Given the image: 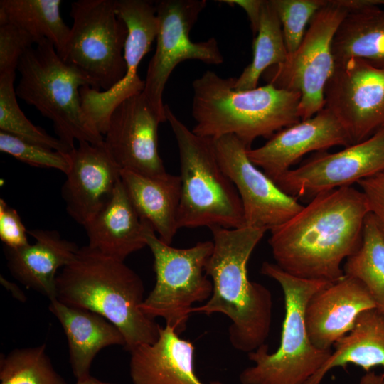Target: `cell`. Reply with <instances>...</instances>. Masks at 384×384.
<instances>
[{
    "mask_svg": "<svg viewBox=\"0 0 384 384\" xmlns=\"http://www.w3.org/2000/svg\"><path fill=\"white\" fill-rule=\"evenodd\" d=\"M369 213L365 195L352 186L315 196L271 230L268 242L275 264L300 278L331 283L341 279V264L360 246Z\"/></svg>",
    "mask_w": 384,
    "mask_h": 384,
    "instance_id": "cell-1",
    "label": "cell"
},
{
    "mask_svg": "<svg viewBox=\"0 0 384 384\" xmlns=\"http://www.w3.org/2000/svg\"><path fill=\"white\" fill-rule=\"evenodd\" d=\"M213 250L206 266L211 278L213 292L203 305L193 306L192 313L227 316L232 346L250 353L265 343L272 317V295L265 286L250 281L249 259L266 230L242 226L209 228Z\"/></svg>",
    "mask_w": 384,
    "mask_h": 384,
    "instance_id": "cell-2",
    "label": "cell"
},
{
    "mask_svg": "<svg viewBox=\"0 0 384 384\" xmlns=\"http://www.w3.org/2000/svg\"><path fill=\"white\" fill-rule=\"evenodd\" d=\"M56 299L97 313L122 334L124 349L154 343L160 325L141 310L144 287L141 277L124 262L83 246L58 274Z\"/></svg>",
    "mask_w": 384,
    "mask_h": 384,
    "instance_id": "cell-3",
    "label": "cell"
},
{
    "mask_svg": "<svg viewBox=\"0 0 384 384\" xmlns=\"http://www.w3.org/2000/svg\"><path fill=\"white\" fill-rule=\"evenodd\" d=\"M234 82L210 70L193 81V133L211 139L233 134L250 149L257 138L270 139L301 120L299 92L268 83L238 90Z\"/></svg>",
    "mask_w": 384,
    "mask_h": 384,
    "instance_id": "cell-4",
    "label": "cell"
},
{
    "mask_svg": "<svg viewBox=\"0 0 384 384\" xmlns=\"http://www.w3.org/2000/svg\"><path fill=\"white\" fill-rule=\"evenodd\" d=\"M260 272L281 287L284 302V319L280 343L270 353L262 344L247 353L253 366L240 374L242 384H305L326 362L331 350H321L311 343L305 324V309L311 297L331 282L300 278L264 262Z\"/></svg>",
    "mask_w": 384,
    "mask_h": 384,
    "instance_id": "cell-5",
    "label": "cell"
},
{
    "mask_svg": "<svg viewBox=\"0 0 384 384\" xmlns=\"http://www.w3.org/2000/svg\"><path fill=\"white\" fill-rule=\"evenodd\" d=\"M20 80L16 96L33 106L51 120L58 138L72 150L75 141L95 145L104 144V137L85 114L80 90L89 86L90 78L63 61L51 41L43 39L21 55L18 67Z\"/></svg>",
    "mask_w": 384,
    "mask_h": 384,
    "instance_id": "cell-6",
    "label": "cell"
},
{
    "mask_svg": "<svg viewBox=\"0 0 384 384\" xmlns=\"http://www.w3.org/2000/svg\"><path fill=\"white\" fill-rule=\"evenodd\" d=\"M165 113L180 161L179 228L245 226L240 196L219 164L213 139L193 133L168 105Z\"/></svg>",
    "mask_w": 384,
    "mask_h": 384,
    "instance_id": "cell-7",
    "label": "cell"
},
{
    "mask_svg": "<svg viewBox=\"0 0 384 384\" xmlns=\"http://www.w3.org/2000/svg\"><path fill=\"white\" fill-rule=\"evenodd\" d=\"M146 246L154 256L156 283L140 309L148 317L163 318L180 335L194 304L208 301L213 292L206 266L213 250V241L176 248L161 241L151 225L143 220Z\"/></svg>",
    "mask_w": 384,
    "mask_h": 384,
    "instance_id": "cell-8",
    "label": "cell"
},
{
    "mask_svg": "<svg viewBox=\"0 0 384 384\" xmlns=\"http://www.w3.org/2000/svg\"><path fill=\"white\" fill-rule=\"evenodd\" d=\"M73 23L58 54L87 75L93 88L107 91L125 75L128 29L117 15L116 0H79L71 4Z\"/></svg>",
    "mask_w": 384,
    "mask_h": 384,
    "instance_id": "cell-9",
    "label": "cell"
},
{
    "mask_svg": "<svg viewBox=\"0 0 384 384\" xmlns=\"http://www.w3.org/2000/svg\"><path fill=\"white\" fill-rule=\"evenodd\" d=\"M348 11L338 0H327L311 18L297 49L262 75L268 84L301 95V120L312 117L325 107V87L335 68L332 42Z\"/></svg>",
    "mask_w": 384,
    "mask_h": 384,
    "instance_id": "cell-10",
    "label": "cell"
},
{
    "mask_svg": "<svg viewBox=\"0 0 384 384\" xmlns=\"http://www.w3.org/2000/svg\"><path fill=\"white\" fill-rule=\"evenodd\" d=\"M206 4V0H160L155 3L159 20L156 46L148 65L143 93L164 122L163 93L177 65L188 60L213 65L224 61L215 38L201 42L190 39V32Z\"/></svg>",
    "mask_w": 384,
    "mask_h": 384,
    "instance_id": "cell-11",
    "label": "cell"
},
{
    "mask_svg": "<svg viewBox=\"0 0 384 384\" xmlns=\"http://www.w3.org/2000/svg\"><path fill=\"white\" fill-rule=\"evenodd\" d=\"M213 141L219 164L240 196L245 226L271 231L303 208L250 160L249 148L237 137L228 134Z\"/></svg>",
    "mask_w": 384,
    "mask_h": 384,
    "instance_id": "cell-12",
    "label": "cell"
},
{
    "mask_svg": "<svg viewBox=\"0 0 384 384\" xmlns=\"http://www.w3.org/2000/svg\"><path fill=\"white\" fill-rule=\"evenodd\" d=\"M117 15L128 29L124 56V77L107 91L89 86L80 89L82 107L88 120L102 135L106 132L114 109L125 99L143 92L145 82L137 74L142 58L156 39L159 20L155 3L146 0H116Z\"/></svg>",
    "mask_w": 384,
    "mask_h": 384,
    "instance_id": "cell-13",
    "label": "cell"
},
{
    "mask_svg": "<svg viewBox=\"0 0 384 384\" xmlns=\"http://www.w3.org/2000/svg\"><path fill=\"white\" fill-rule=\"evenodd\" d=\"M324 100L352 144L366 139L384 127V68L355 58L335 65Z\"/></svg>",
    "mask_w": 384,
    "mask_h": 384,
    "instance_id": "cell-14",
    "label": "cell"
},
{
    "mask_svg": "<svg viewBox=\"0 0 384 384\" xmlns=\"http://www.w3.org/2000/svg\"><path fill=\"white\" fill-rule=\"evenodd\" d=\"M384 171V127L335 153H321L274 182L294 197L312 196Z\"/></svg>",
    "mask_w": 384,
    "mask_h": 384,
    "instance_id": "cell-15",
    "label": "cell"
},
{
    "mask_svg": "<svg viewBox=\"0 0 384 384\" xmlns=\"http://www.w3.org/2000/svg\"><path fill=\"white\" fill-rule=\"evenodd\" d=\"M164 122L143 92L134 95L112 111L104 145L121 169L159 176L166 171L159 153L158 129Z\"/></svg>",
    "mask_w": 384,
    "mask_h": 384,
    "instance_id": "cell-16",
    "label": "cell"
},
{
    "mask_svg": "<svg viewBox=\"0 0 384 384\" xmlns=\"http://www.w3.org/2000/svg\"><path fill=\"white\" fill-rule=\"evenodd\" d=\"M351 144L343 124L324 107L312 117L281 129L262 146L249 149L247 154L256 166L275 181L309 152Z\"/></svg>",
    "mask_w": 384,
    "mask_h": 384,
    "instance_id": "cell-17",
    "label": "cell"
},
{
    "mask_svg": "<svg viewBox=\"0 0 384 384\" xmlns=\"http://www.w3.org/2000/svg\"><path fill=\"white\" fill-rule=\"evenodd\" d=\"M70 154L61 196L68 215L84 226L110 199L121 179V169L104 144L79 142Z\"/></svg>",
    "mask_w": 384,
    "mask_h": 384,
    "instance_id": "cell-18",
    "label": "cell"
},
{
    "mask_svg": "<svg viewBox=\"0 0 384 384\" xmlns=\"http://www.w3.org/2000/svg\"><path fill=\"white\" fill-rule=\"evenodd\" d=\"M376 309L366 288L357 279L343 276L315 293L305 309L309 337L316 348L331 350L354 326L364 311Z\"/></svg>",
    "mask_w": 384,
    "mask_h": 384,
    "instance_id": "cell-19",
    "label": "cell"
},
{
    "mask_svg": "<svg viewBox=\"0 0 384 384\" xmlns=\"http://www.w3.org/2000/svg\"><path fill=\"white\" fill-rule=\"evenodd\" d=\"M129 373L133 384H224L203 383L194 370V346L169 325L160 326L157 340L129 352Z\"/></svg>",
    "mask_w": 384,
    "mask_h": 384,
    "instance_id": "cell-20",
    "label": "cell"
},
{
    "mask_svg": "<svg viewBox=\"0 0 384 384\" xmlns=\"http://www.w3.org/2000/svg\"><path fill=\"white\" fill-rule=\"evenodd\" d=\"M28 234L34 238L33 244L5 247L7 267L16 280L51 300L56 298L58 270L73 260L80 247L57 230L33 229Z\"/></svg>",
    "mask_w": 384,
    "mask_h": 384,
    "instance_id": "cell-21",
    "label": "cell"
},
{
    "mask_svg": "<svg viewBox=\"0 0 384 384\" xmlns=\"http://www.w3.org/2000/svg\"><path fill=\"white\" fill-rule=\"evenodd\" d=\"M83 227L87 246L119 261L146 246L144 221L121 179L108 202Z\"/></svg>",
    "mask_w": 384,
    "mask_h": 384,
    "instance_id": "cell-22",
    "label": "cell"
},
{
    "mask_svg": "<svg viewBox=\"0 0 384 384\" xmlns=\"http://www.w3.org/2000/svg\"><path fill=\"white\" fill-rule=\"evenodd\" d=\"M48 309L65 334L70 363L77 380L90 375L92 361L102 348L114 345L124 348L121 331L101 315L67 305L56 298L50 300Z\"/></svg>",
    "mask_w": 384,
    "mask_h": 384,
    "instance_id": "cell-23",
    "label": "cell"
},
{
    "mask_svg": "<svg viewBox=\"0 0 384 384\" xmlns=\"http://www.w3.org/2000/svg\"><path fill=\"white\" fill-rule=\"evenodd\" d=\"M121 180L141 219L149 223L159 238L170 245L179 229V176L166 173L148 176L121 169Z\"/></svg>",
    "mask_w": 384,
    "mask_h": 384,
    "instance_id": "cell-24",
    "label": "cell"
},
{
    "mask_svg": "<svg viewBox=\"0 0 384 384\" xmlns=\"http://www.w3.org/2000/svg\"><path fill=\"white\" fill-rule=\"evenodd\" d=\"M348 9L333 39L335 65L360 58L384 68V6L374 0H338Z\"/></svg>",
    "mask_w": 384,
    "mask_h": 384,
    "instance_id": "cell-25",
    "label": "cell"
},
{
    "mask_svg": "<svg viewBox=\"0 0 384 384\" xmlns=\"http://www.w3.org/2000/svg\"><path fill=\"white\" fill-rule=\"evenodd\" d=\"M334 350L319 370L305 384H321L334 368H346L349 364L366 373L381 366L384 375V315L376 309L362 312L353 329L333 346Z\"/></svg>",
    "mask_w": 384,
    "mask_h": 384,
    "instance_id": "cell-26",
    "label": "cell"
},
{
    "mask_svg": "<svg viewBox=\"0 0 384 384\" xmlns=\"http://www.w3.org/2000/svg\"><path fill=\"white\" fill-rule=\"evenodd\" d=\"M61 4L60 0H1L0 23L22 29L36 44L44 38L49 40L59 54L70 31L61 16Z\"/></svg>",
    "mask_w": 384,
    "mask_h": 384,
    "instance_id": "cell-27",
    "label": "cell"
},
{
    "mask_svg": "<svg viewBox=\"0 0 384 384\" xmlns=\"http://www.w3.org/2000/svg\"><path fill=\"white\" fill-rule=\"evenodd\" d=\"M343 271L366 288L384 315V233L370 213L365 219L361 245L346 260Z\"/></svg>",
    "mask_w": 384,
    "mask_h": 384,
    "instance_id": "cell-28",
    "label": "cell"
},
{
    "mask_svg": "<svg viewBox=\"0 0 384 384\" xmlns=\"http://www.w3.org/2000/svg\"><path fill=\"white\" fill-rule=\"evenodd\" d=\"M288 56L282 25L270 0H263L260 23L253 41V57L242 73L235 78L234 88L247 90L257 87L269 68L284 63Z\"/></svg>",
    "mask_w": 384,
    "mask_h": 384,
    "instance_id": "cell-29",
    "label": "cell"
},
{
    "mask_svg": "<svg viewBox=\"0 0 384 384\" xmlns=\"http://www.w3.org/2000/svg\"><path fill=\"white\" fill-rule=\"evenodd\" d=\"M15 78L16 73L0 75V131L55 151L70 152L72 149L58 138L50 136L26 117L16 100Z\"/></svg>",
    "mask_w": 384,
    "mask_h": 384,
    "instance_id": "cell-30",
    "label": "cell"
},
{
    "mask_svg": "<svg viewBox=\"0 0 384 384\" xmlns=\"http://www.w3.org/2000/svg\"><path fill=\"white\" fill-rule=\"evenodd\" d=\"M0 380L1 384H67L53 367L44 344L1 356Z\"/></svg>",
    "mask_w": 384,
    "mask_h": 384,
    "instance_id": "cell-31",
    "label": "cell"
},
{
    "mask_svg": "<svg viewBox=\"0 0 384 384\" xmlns=\"http://www.w3.org/2000/svg\"><path fill=\"white\" fill-rule=\"evenodd\" d=\"M280 20L288 54L302 43L314 14L327 0H270Z\"/></svg>",
    "mask_w": 384,
    "mask_h": 384,
    "instance_id": "cell-32",
    "label": "cell"
},
{
    "mask_svg": "<svg viewBox=\"0 0 384 384\" xmlns=\"http://www.w3.org/2000/svg\"><path fill=\"white\" fill-rule=\"evenodd\" d=\"M0 151L31 166L54 169L66 174L70 154L31 143L0 131Z\"/></svg>",
    "mask_w": 384,
    "mask_h": 384,
    "instance_id": "cell-33",
    "label": "cell"
},
{
    "mask_svg": "<svg viewBox=\"0 0 384 384\" xmlns=\"http://www.w3.org/2000/svg\"><path fill=\"white\" fill-rule=\"evenodd\" d=\"M35 39L28 33L9 23H0V75L16 73L23 53Z\"/></svg>",
    "mask_w": 384,
    "mask_h": 384,
    "instance_id": "cell-34",
    "label": "cell"
},
{
    "mask_svg": "<svg viewBox=\"0 0 384 384\" xmlns=\"http://www.w3.org/2000/svg\"><path fill=\"white\" fill-rule=\"evenodd\" d=\"M27 233L16 209L0 198V239L5 247L16 249L27 245Z\"/></svg>",
    "mask_w": 384,
    "mask_h": 384,
    "instance_id": "cell-35",
    "label": "cell"
},
{
    "mask_svg": "<svg viewBox=\"0 0 384 384\" xmlns=\"http://www.w3.org/2000/svg\"><path fill=\"white\" fill-rule=\"evenodd\" d=\"M357 184L366 198L370 213L384 233V171L362 179Z\"/></svg>",
    "mask_w": 384,
    "mask_h": 384,
    "instance_id": "cell-36",
    "label": "cell"
},
{
    "mask_svg": "<svg viewBox=\"0 0 384 384\" xmlns=\"http://www.w3.org/2000/svg\"><path fill=\"white\" fill-rule=\"evenodd\" d=\"M220 1L226 4L237 5L244 9L250 20L253 34L255 36L259 26L263 0H223Z\"/></svg>",
    "mask_w": 384,
    "mask_h": 384,
    "instance_id": "cell-37",
    "label": "cell"
},
{
    "mask_svg": "<svg viewBox=\"0 0 384 384\" xmlns=\"http://www.w3.org/2000/svg\"><path fill=\"white\" fill-rule=\"evenodd\" d=\"M360 384H384V375L373 370L367 372L361 377Z\"/></svg>",
    "mask_w": 384,
    "mask_h": 384,
    "instance_id": "cell-38",
    "label": "cell"
},
{
    "mask_svg": "<svg viewBox=\"0 0 384 384\" xmlns=\"http://www.w3.org/2000/svg\"><path fill=\"white\" fill-rule=\"evenodd\" d=\"M75 384H114V383L102 381L90 375L85 378L78 379L77 383Z\"/></svg>",
    "mask_w": 384,
    "mask_h": 384,
    "instance_id": "cell-39",
    "label": "cell"
},
{
    "mask_svg": "<svg viewBox=\"0 0 384 384\" xmlns=\"http://www.w3.org/2000/svg\"><path fill=\"white\" fill-rule=\"evenodd\" d=\"M378 4L379 5L384 6V0H378Z\"/></svg>",
    "mask_w": 384,
    "mask_h": 384,
    "instance_id": "cell-40",
    "label": "cell"
}]
</instances>
